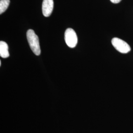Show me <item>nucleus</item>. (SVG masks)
<instances>
[{
    "instance_id": "4",
    "label": "nucleus",
    "mask_w": 133,
    "mask_h": 133,
    "mask_svg": "<svg viewBox=\"0 0 133 133\" xmlns=\"http://www.w3.org/2000/svg\"><path fill=\"white\" fill-rule=\"evenodd\" d=\"M54 7L53 0H43L42 5V11L45 17H48L52 14Z\"/></svg>"
},
{
    "instance_id": "8",
    "label": "nucleus",
    "mask_w": 133,
    "mask_h": 133,
    "mask_svg": "<svg viewBox=\"0 0 133 133\" xmlns=\"http://www.w3.org/2000/svg\"><path fill=\"white\" fill-rule=\"evenodd\" d=\"M0 66H1V61H0Z\"/></svg>"
},
{
    "instance_id": "1",
    "label": "nucleus",
    "mask_w": 133,
    "mask_h": 133,
    "mask_svg": "<svg viewBox=\"0 0 133 133\" xmlns=\"http://www.w3.org/2000/svg\"><path fill=\"white\" fill-rule=\"evenodd\" d=\"M27 38L29 46L34 53L38 56L41 54V48L39 46V39L38 36L35 34L34 31L30 29L27 32Z\"/></svg>"
},
{
    "instance_id": "2",
    "label": "nucleus",
    "mask_w": 133,
    "mask_h": 133,
    "mask_svg": "<svg viewBox=\"0 0 133 133\" xmlns=\"http://www.w3.org/2000/svg\"><path fill=\"white\" fill-rule=\"evenodd\" d=\"M65 40L66 45L69 48H74L76 46L78 39L74 30L71 28L66 29L65 33Z\"/></svg>"
},
{
    "instance_id": "7",
    "label": "nucleus",
    "mask_w": 133,
    "mask_h": 133,
    "mask_svg": "<svg viewBox=\"0 0 133 133\" xmlns=\"http://www.w3.org/2000/svg\"><path fill=\"white\" fill-rule=\"evenodd\" d=\"M110 1H111V3L114 4H118L121 1V0H110Z\"/></svg>"
},
{
    "instance_id": "5",
    "label": "nucleus",
    "mask_w": 133,
    "mask_h": 133,
    "mask_svg": "<svg viewBox=\"0 0 133 133\" xmlns=\"http://www.w3.org/2000/svg\"><path fill=\"white\" fill-rule=\"evenodd\" d=\"M0 56L3 58H6L10 56L8 45L4 41L0 42Z\"/></svg>"
},
{
    "instance_id": "3",
    "label": "nucleus",
    "mask_w": 133,
    "mask_h": 133,
    "mask_svg": "<svg viewBox=\"0 0 133 133\" xmlns=\"http://www.w3.org/2000/svg\"><path fill=\"white\" fill-rule=\"evenodd\" d=\"M111 43L114 48L119 52L127 53L131 50L130 45L121 39L114 38L111 40Z\"/></svg>"
},
{
    "instance_id": "6",
    "label": "nucleus",
    "mask_w": 133,
    "mask_h": 133,
    "mask_svg": "<svg viewBox=\"0 0 133 133\" xmlns=\"http://www.w3.org/2000/svg\"><path fill=\"white\" fill-rule=\"evenodd\" d=\"M10 4V0H1L0 1V14L4 13L7 10Z\"/></svg>"
}]
</instances>
